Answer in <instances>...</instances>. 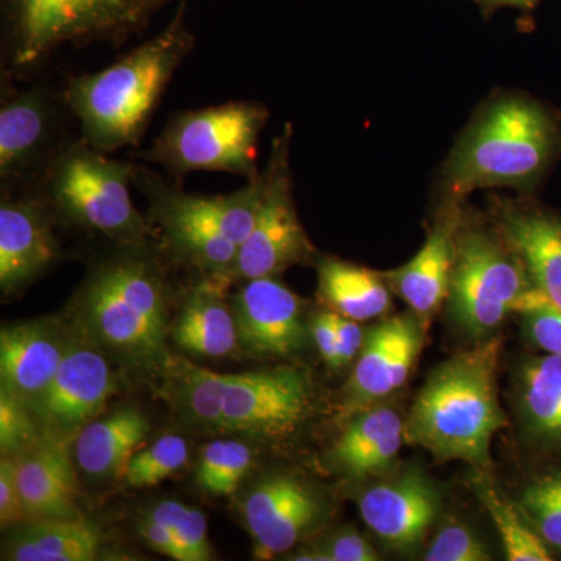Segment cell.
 Here are the masks:
<instances>
[{
	"label": "cell",
	"instance_id": "6da1fadb",
	"mask_svg": "<svg viewBox=\"0 0 561 561\" xmlns=\"http://www.w3.org/2000/svg\"><path fill=\"white\" fill-rule=\"evenodd\" d=\"M153 239L119 243L92 262L72 302L81 335L130 370L164 375L169 283Z\"/></svg>",
	"mask_w": 561,
	"mask_h": 561
},
{
	"label": "cell",
	"instance_id": "7a4b0ae2",
	"mask_svg": "<svg viewBox=\"0 0 561 561\" xmlns=\"http://www.w3.org/2000/svg\"><path fill=\"white\" fill-rule=\"evenodd\" d=\"M186 11V0H180L171 22L153 38L108 68L66 79L62 99L81 138L94 149L113 154L139 146L176 70L197 46Z\"/></svg>",
	"mask_w": 561,
	"mask_h": 561
},
{
	"label": "cell",
	"instance_id": "3957f363",
	"mask_svg": "<svg viewBox=\"0 0 561 561\" xmlns=\"http://www.w3.org/2000/svg\"><path fill=\"white\" fill-rule=\"evenodd\" d=\"M561 158V114L519 92L481 106L443 164L446 201L490 187L534 192Z\"/></svg>",
	"mask_w": 561,
	"mask_h": 561
},
{
	"label": "cell",
	"instance_id": "277c9868",
	"mask_svg": "<svg viewBox=\"0 0 561 561\" xmlns=\"http://www.w3.org/2000/svg\"><path fill=\"white\" fill-rule=\"evenodd\" d=\"M501 337L481 341L431 373L404 421V440L442 461L491 467L494 435L507 426L497 394Z\"/></svg>",
	"mask_w": 561,
	"mask_h": 561
},
{
	"label": "cell",
	"instance_id": "5b68a950",
	"mask_svg": "<svg viewBox=\"0 0 561 561\" xmlns=\"http://www.w3.org/2000/svg\"><path fill=\"white\" fill-rule=\"evenodd\" d=\"M171 2L0 0V77L32 80L66 46H122Z\"/></svg>",
	"mask_w": 561,
	"mask_h": 561
},
{
	"label": "cell",
	"instance_id": "8992f818",
	"mask_svg": "<svg viewBox=\"0 0 561 561\" xmlns=\"http://www.w3.org/2000/svg\"><path fill=\"white\" fill-rule=\"evenodd\" d=\"M133 184L149 202V220L160 228L164 253L202 276L230 284L239 247L256 221L262 171L225 195L190 194L179 181L144 164L136 165Z\"/></svg>",
	"mask_w": 561,
	"mask_h": 561
},
{
	"label": "cell",
	"instance_id": "52a82bcc",
	"mask_svg": "<svg viewBox=\"0 0 561 561\" xmlns=\"http://www.w3.org/2000/svg\"><path fill=\"white\" fill-rule=\"evenodd\" d=\"M136 164L73 136L50 162L33 194L55 221L105 236L111 242H146L157 236L150 220L136 208L130 184Z\"/></svg>",
	"mask_w": 561,
	"mask_h": 561
},
{
	"label": "cell",
	"instance_id": "ba28073f",
	"mask_svg": "<svg viewBox=\"0 0 561 561\" xmlns=\"http://www.w3.org/2000/svg\"><path fill=\"white\" fill-rule=\"evenodd\" d=\"M268 119L267 106L253 101L176 111L136 157L179 183L192 172L232 173L250 181L261 173L260 139Z\"/></svg>",
	"mask_w": 561,
	"mask_h": 561
},
{
	"label": "cell",
	"instance_id": "9c48e42d",
	"mask_svg": "<svg viewBox=\"0 0 561 561\" xmlns=\"http://www.w3.org/2000/svg\"><path fill=\"white\" fill-rule=\"evenodd\" d=\"M534 287L523 262L493 231L461 217L448 309L461 332L485 341Z\"/></svg>",
	"mask_w": 561,
	"mask_h": 561
},
{
	"label": "cell",
	"instance_id": "30bf717a",
	"mask_svg": "<svg viewBox=\"0 0 561 561\" xmlns=\"http://www.w3.org/2000/svg\"><path fill=\"white\" fill-rule=\"evenodd\" d=\"M0 191L24 194L38 186L44 172L73 138V119L62 88L50 81H16L0 77Z\"/></svg>",
	"mask_w": 561,
	"mask_h": 561
},
{
	"label": "cell",
	"instance_id": "8fae6325",
	"mask_svg": "<svg viewBox=\"0 0 561 561\" xmlns=\"http://www.w3.org/2000/svg\"><path fill=\"white\" fill-rule=\"evenodd\" d=\"M291 139L294 127L287 122L283 131L273 138L271 157L262 171L256 221L249 238L239 247L230 283L276 276L291 265L306 264L317 257L295 208Z\"/></svg>",
	"mask_w": 561,
	"mask_h": 561
},
{
	"label": "cell",
	"instance_id": "7c38bea8",
	"mask_svg": "<svg viewBox=\"0 0 561 561\" xmlns=\"http://www.w3.org/2000/svg\"><path fill=\"white\" fill-rule=\"evenodd\" d=\"M312 382L297 367L221 375L219 432L278 443L294 437L311 419Z\"/></svg>",
	"mask_w": 561,
	"mask_h": 561
},
{
	"label": "cell",
	"instance_id": "4fadbf2b",
	"mask_svg": "<svg viewBox=\"0 0 561 561\" xmlns=\"http://www.w3.org/2000/svg\"><path fill=\"white\" fill-rule=\"evenodd\" d=\"M105 356L83 335L70 339L54 379L28 404L43 438L73 443L101 415L116 391V379Z\"/></svg>",
	"mask_w": 561,
	"mask_h": 561
},
{
	"label": "cell",
	"instance_id": "5bb4252c",
	"mask_svg": "<svg viewBox=\"0 0 561 561\" xmlns=\"http://www.w3.org/2000/svg\"><path fill=\"white\" fill-rule=\"evenodd\" d=\"M243 519L254 541L256 559L289 552L301 538L321 526L328 504L309 483L291 474L261 479L242 504Z\"/></svg>",
	"mask_w": 561,
	"mask_h": 561
},
{
	"label": "cell",
	"instance_id": "9a60e30c",
	"mask_svg": "<svg viewBox=\"0 0 561 561\" xmlns=\"http://www.w3.org/2000/svg\"><path fill=\"white\" fill-rule=\"evenodd\" d=\"M423 324L415 313H402L381 321L365 335L343 393L345 416L351 419L404 386L423 348Z\"/></svg>",
	"mask_w": 561,
	"mask_h": 561
},
{
	"label": "cell",
	"instance_id": "2e32d148",
	"mask_svg": "<svg viewBox=\"0 0 561 561\" xmlns=\"http://www.w3.org/2000/svg\"><path fill=\"white\" fill-rule=\"evenodd\" d=\"M231 309L239 346L251 356L284 359L308 343L305 305L275 276L243 280Z\"/></svg>",
	"mask_w": 561,
	"mask_h": 561
},
{
	"label": "cell",
	"instance_id": "e0dca14e",
	"mask_svg": "<svg viewBox=\"0 0 561 561\" xmlns=\"http://www.w3.org/2000/svg\"><path fill=\"white\" fill-rule=\"evenodd\" d=\"M54 217L38 195L2 194L0 289L13 295L38 279L60 257Z\"/></svg>",
	"mask_w": 561,
	"mask_h": 561
},
{
	"label": "cell",
	"instance_id": "ac0fdd59",
	"mask_svg": "<svg viewBox=\"0 0 561 561\" xmlns=\"http://www.w3.org/2000/svg\"><path fill=\"white\" fill-rule=\"evenodd\" d=\"M440 511V491L416 470L376 483L359 500L368 529L394 551H412L420 546Z\"/></svg>",
	"mask_w": 561,
	"mask_h": 561
},
{
	"label": "cell",
	"instance_id": "d6986e66",
	"mask_svg": "<svg viewBox=\"0 0 561 561\" xmlns=\"http://www.w3.org/2000/svg\"><path fill=\"white\" fill-rule=\"evenodd\" d=\"M461 202L446 201L435 219L426 242L408 264L383 273L387 284L423 323L448 300Z\"/></svg>",
	"mask_w": 561,
	"mask_h": 561
},
{
	"label": "cell",
	"instance_id": "ffe728a7",
	"mask_svg": "<svg viewBox=\"0 0 561 561\" xmlns=\"http://www.w3.org/2000/svg\"><path fill=\"white\" fill-rule=\"evenodd\" d=\"M493 224L523 262L535 289L561 309V217L508 198L494 201Z\"/></svg>",
	"mask_w": 561,
	"mask_h": 561
},
{
	"label": "cell",
	"instance_id": "44dd1931",
	"mask_svg": "<svg viewBox=\"0 0 561 561\" xmlns=\"http://www.w3.org/2000/svg\"><path fill=\"white\" fill-rule=\"evenodd\" d=\"M70 339L50 321L10 324L0 332L2 390L32 404L60 367Z\"/></svg>",
	"mask_w": 561,
	"mask_h": 561
},
{
	"label": "cell",
	"instance_id": "7402d4cb",
	"mask_svg": "<svg viewBox=\"0 0 561 561\" xmlns=\"http://www.w3.org/2000/svg\"><path fill=\"white\" fill-rule=\"evenodd\" d=\"M70 443L43 438L16 459V476L27 519H83Z\"/></svg>",
	"mask_w": 561,
	"mask_h": 561
},
{
	"label": "cell",
	"instance_id": "603a6c76",
	"mask_svg": "<svg viewBox=\"0 0 561 561\" xmlns=\"http://www.w3.org/2000/svg\"><path fill=\"white\" fill-rule=\"evenodd\" d=\"M404 420L390 408L354 413L332 445L331 463L350 478L382 474L404 443Z\"/></svg>",
	"mask_w": 561,
	"mask_h": 561
},
{
	"label": "cell",
	"instance_id": "cb8c5ba5",
	"mask_svg": "<svg viewBox=\"0 0 561 561\" xmlns=\"http://www.w3.org/2000/svg\"><path fill=\"white\" fill-rule=\"evenodd\" d=\"M149 434V420L135 409H121L91 421L73 440L77 468L92 481L124 476Z\"/></svg>",
	"mask_w": 561,
	"mask_h": 561
},
{
	"label": "cell",
	"instance_id": "d4e9b609",
	"mask_svg": "<svg viewBox=\"0 0 561 561\" xmlns=\"http://www.w3.org/2000/svg\"><path fill=\"white\" fill-rule=\"evenodd\" d=\"M224 280L202 276L194 284L172 327V337L181 348L206 357H224L238 348L234 313L221 300Z\"/></svg>",
	"mask_w": 561,
	"mask_h": 561
},
{
	"label": "cell",
	"instance_id": "484cf974",
	"mask_svg": "<svg viewBox=\"0 0 561 561\" xmlns=\"http://www.w3.org/2000/svg\"><path fill=\"white\" fill-rule=\"evenodd\" d=\"M102 537L87 519H25L10 531L3 560L92 561Z\"/></svg>",
	"mask_w": 561,
	"mask_h": 561
},
{
	"label": "cell",
	"instance_id": "4316f807",
	"mask_svg": "<svg viewBox=\"0 0 561 561\" xmlns=\"http://www.w3.org/2000/svg\"><path fill=\"white\" fill-rule=\"evenodd\" d=\"M317 273L321 301L332 311L356 321L389 312L390 287L381 273L334 257H320Z\"/></svg>",
	"mask_w": 561,
	"mask_h": 561
},
{
	"label": "cell",
	"instance_id": "83f0119b",
	"mask_svg": "<svg viewBox=\"0 0 561 561\" xmlns=\"http://www.w3.org/2000/svg\"><path fill=\"white\" fill-rule=\"evenodd\" d=\"M472 493L489 513L500 534L502 548L511 561H551L549 545L534 529L518 504H513L490 481L485 471L476 470L470 478Z\"/></svg>",
	"mask_w": 561,
	"mask_h": 561
},
{
	"label": "cell",
	"instance_id": "f1b7e54d",
	"mask_svg": "<svg viewBox=\"0 0 561 561\" xmlns=\"http://www.w3.org/2000/svg\"><path fill=\"white\" fill-rule=\"evenodd\" d=\"M519 400L531 434L561 443V356L546 353L524 365Z\"/></svg>",
	"mask_w": 561,
	"mask_h": 561
},
{
	"label": "cell",
	"instance_id": "f546056e",
	"mask_svg": "<svg viewBox=\"0 0 561 561\" xmlns=\"http://www.w3.org/2000/svg\"><path fill=\"white\" fill-rule=\"evenodd\" d=\"M251 465L253 453L245 443L216 440L203 448L195 481L213 496H230L251 470Z\"/></svg>",
	"mask_w": 561,
	"mask_h": 561
},
{
	"label": "cell",
	"instance_id": "4dcf8cb0",
	"mask_svg": "<svg viewBox=\"0 0 561 561\" xmlns=\"http://www.w3.org/2000/svg\"><path fill=\"white\" fill-rule=\"evenodd\" d=\"M187 443L179 435H164L149 448L139 449L128 461L124 479L128 486L147 489L172 478L186 467Z\"/></svg>",
	"mask_w": 561,
	"mask_h": 561
},
{
	"label": "cell",
	"instance_id": "1f68e13d",
	"mask_svg": "<svg viewBox=\"0 0 561 561\" xmlns=\"http://www.w3.org/2000/svg\"><path fill=\"white\" fill-rule=\"evenodd\" d=\"M151 518L168 526L180 549V561H208L213 551L208 540V522L201 511L179 501H161L149 512Z\"/></svg>",
	"mask_w": 561,
	"mask_h": 561
},
{
	"label": "cell",
	"instance_id": "d6a6232c",
	"mask_svg": "<svg viewBox=\"0 0 561 561\" xmlns=\"http://www.w3.org/2000/svg\"><path fill=\"white\" fill-rule=\"evenodd\" d=\"M518 505L542 540L561 551V472L542 474L527 483Z\"/></svg>",
	"mask_w": 561,
	"mask_h": 561
},
{
	"label": "cell",
	"instance_id": "836d02e7",
	"mask_svg": "<svg viewBox=\"0 0 561 561\" xmlns=\"http://www.w3.org/2000/svg\"><path fill=\"white\" fill-rule=\"evenodd\" d=\"M43 440L38 423L25 402L0 390V451L18 457Z\"/></svg>",
	"mask_w": 561,
	"mask_h": 561
},
{
	"label": "cell",
	"instance_id": "e575fe53",
	"mask_svg": "<svg viewBox=\"0 0 561 561\" xmlns=\"http://www.w3.org/2000/svg\"><path fill=\"white\" fill-rule=\"evenodd\" d=\"M515 312H522L527 334L545 353L561 356V309L553 306L540 290L531 287Z\"/></svg>",
	"mask_w": 561,
	"mask_h": 561
},
{
	"label": "cell",
	"instance_id": "d590c367",
	"mask_svg": "<svg viewBox=\"0 0 561 561\" xmlns=\"http://www.w3.org/2000/svg\"><path fill=\"white\" fill-rule=\"evenodd\" d=\"M426 561H489L485 542L461 523H448L435 535L424 553Z\"/></svg>",
	"mask_w": 561,
	"mask_h": 561
},
{
	"label": "cell",
	"instance_id": "8d00e7d4",
	"mask_svg": "<svg viewBox=\"0 0 561 561\" xmlns=\"http://www.w3.org/2000/svg\"><path fill=\"white\" fill-rule=\"evenodd\" d=\"M25 519H27V513H25L20 483H18L16 459L2 456L0 459V522L5 529Z\"/></svg>",
	"mask_w": 561,
	"mask_h": 561
},
{
	"label": "cell",
	"instance_id": "74e56055",
	"mask_svg": "<svg viewBox=\"0 0 561 561\" xmlns=\"http://www.w3.org/2000/svg\"><path fill=\"white\" fill-rule=\"evenodd\" d=\"M330 561H378L381 560L378 551L373 548L367 538L354 530H343L328 538L321 546Z\"/></svg>",
	"mask_w": 561,
	"mask_h": 561
},
{
	"label": "cell",
	"instance_id": "f35d334b",
	"mask_svg": "<svg viewBox=\"0 0 561 561\" xmlns=\"http://www.w3.org/2000/svg\"><path fill=\"white\" fill-rule=\"evenodd\" d=\"M309 331H311L313 343H316L317 350L320 351V356L327 362L328 367L332 370L342 368L334 313L332 311L317 313Z\"/></svg>",
	"mask_w": 561,
	"mask_h": 561
},
{
	"label": "cell",
	"instance_id": "ab89813d",
	"mask_svg": "<svg viewBox=\"0 0 561 561\" xmlns=\"http://www.w3.org/2000/svg\"><path fill=\"white\" fill-rule=\"evenodd\" d=\"M138 534L153 551L160 552L169 559L180 561V549L172 530L164 524L151 518L149 513L139 518Z\"/></svg>",
	"mask_w": 561,
	"mask_h": 561
},
{
	"label": "cell",
	"instance_id": "60d3db41",
	"mask_svg": "<svg viewBox=\"0 0 561 561\" xmlns=\"http://www.w3.org/2000/svg\"><path fill=\"white\" fill-rule=\"evenodd\" d=\"M332 313H334L335 332H337L341 364L342 367H345L359 356L365 334L359 327V321L348 319V317H343L334 311Z\"/></svg>",
	"mask_w": 561,
	"mask_h": 561
},
{
	"label": "cell",
	"instance_id": "b9f144b4",
	"mask_svg": "<svg viewBox=\"0 0 561 561\" xmlns=\"http://www.w3.org/2000/svg\"><path fill=\"white\" fill-rule=\"evenodd\" d=\"M471 2L479 7L483 16H491L501 9H515L524 14H530L542 0H471Z\"/></svg>",
	"mask_w": 561,
	"mask_h": 561
}]
</instances>
